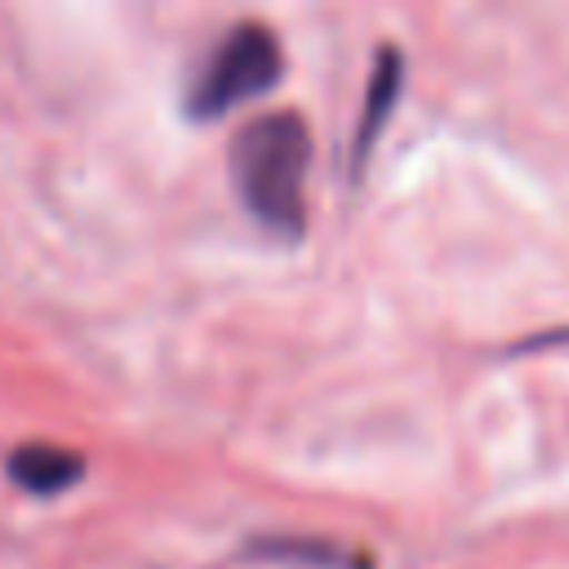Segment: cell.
<instances>
[{"mask_svg": "<svg viewBox=\"0 0 569 569\" xmlns=\"http://www.w3.org/2000/svg\"><path fill=\"white\" fill-rule=\"evenodd\" d=\"M396 84H400V58H396V53H382V58H378V71H373V84H369V102H365L369 111H365V124H360V151L369 147L378 120H382L387 107L396 102Z\"/></svg>", "mask_w": 569, "mask_h": 569, "instance_id": "277c9868", "label": "cell"}, {"mask_svg": "<svg viewBox=\"0 0 569 569\" xmlns=\"http://www.w3.org/2000/svg\"><path fill=\"white\" fill-rule=\"evenodd\" d=\"M307 156H311V138H307V124L293 111L258 116L231 138V160L227 164H231L236 196L244 200V209L262 227H271L280 236L302 231Z\"/></svg>", "mask_w": 569, "mask_h": 569, "instance_id": "6da1fadb", "label": "cell"}, {"mask_svg": "<svg viewBox=\"0 0 569 569\" xmlns=\"http://www.w3.org/2000/svg\"><path fill=\"white\" fill-rule=\"evenodd\" d=\"M280 80V44L267 27H236L204 62L191 89V116H222L236 102L262 98Z\"/></svg>", "mask_w": 569, "mask_h": 569, "instance_id": "7a4b0ae2", "label": "cell"}, {"mask_svg": "<svg viewBox=\"0 0 569 569\" xmlns=\"http://www.w3.org/2000/svg\"><path fill=\"white\" fill-rule=\"evenodd\" d=\"M9 476L31 493H58L80 480V458L53 445H22L9 458Z\"/></svg>", "mask_w": 569, "mask_h": 569, "instance_id": "3957f363", "label": "cell"}]
</instances>
